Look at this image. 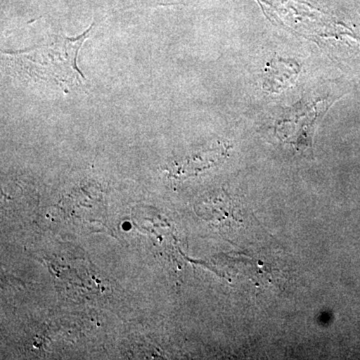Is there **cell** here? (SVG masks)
<instances>
[{"label":"cell","mask_w":360,"mask_h":360,"mask_svg":"<svg viewBox=\"0 0 360 360\" xmlns=\"http://www.w3.org/2000/svg\"><path fill=\"white\" fill-rule=\"evenodd\" d=\"M302 66L295 59L276 56L264 68V89L271 94H278L295 84Z\"/></svg>","instance_id":"obj_1"}]
</instances>
